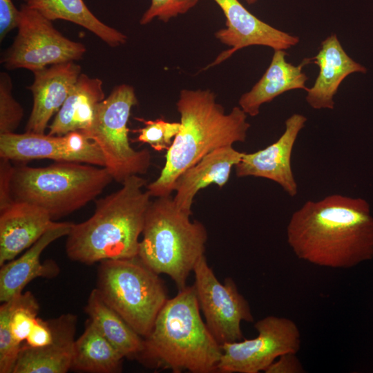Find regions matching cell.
I'll return each instance as SVG.
<instances>
[{
  "label": "cell",
  "mask_w": 373,
  "mask_h": 373,
  "mask_svg": "<svg viewBox=\"0 0 373 373\" xmlns=\"http://www.w3.org/2000/svg\"><path fill=\"white\" fill-rule=\"evenodd\" d=\"M265 373H303V366L296 353H285L276 359L265 371Z\"/></svg>",
  "instance_id": "836d02e7"
},
{
  "label": "cell",
  "mask_w": 373,
  "mask_h": 373,
  "mask_svg": "<svg viewBox=\"0 0 373 373\" xmlns=\"http://www.w3.org/2000/svg\"><path fill=\"white\" fill-rule=\"evenodd\" d=\"M0 158V210H2L14 201L11 193V183L15 166L11 160Z\"/></svg>",
  "instance_id": "1f68e13d"
},
{
  "label": "cell",
  "mask_w": 373,
  "mask_h": 373,
  "mask_svg": "<svg viewBox=\"0 0 373 373\" xmlns=\"http://www.w3.org/2000/svg\"><path fill=\"white\" fill-rule=\"evenodd\" d=\"M19 11L17 35L1 59L8 69L26 68L34 72L82 59L86 51L84 44L63 36L52 21L25 3Z\"/></svg>",
  "instance_id": "9c48e42d"
},
{
  "label": "cell",
  "mask_w": 373,
  "mask_h": 373,
  "mask_svg": "<svg viewBox=\"0 0 373 373\" xmlns=\"http://www.w3.org/2000/svg\"><path fill=\"white\" fill-rule=\"evenodd\" d=\"M226 17L227 28L219 30L216 37L230 47L220 53L207 68L220 64L240 49L250 46H265L274 50H287L299 38L275 28L248 11L238 0H214Z\"/></svg>",
  "instance_id": "7c38bea8"
},
{
  "label": "cell",
  "mask_w": 373,
  "mask_h": 373,
  "mask_svg": "<svg viewBox=\"0 0 373 373\" xmlns=\"http://www.w3.org/2000/svg\"><path fill=\"white\" fill-rule=\"evenodd\" d=\"M195 294L205 323L220 344L244 339L242 321L254 322V318L247 299L240 293L231 278L220 282L209 267L205 256L195 264Z\"/></svg>",
  "instance_id": "8fae6325"
},
{
  "label": "cell",
  "mask_w": 373,
  "mask_h": 373,
  "mask_svg": "<svg viewBox=\"0 0 373 373\" xmlns=\"http://www.w3.org/2000/svg\"><path fill=\"white\" fill-rule=\"evenodd\" d=\"M57 222L44 209L27 202L14 200L0 210V265L30 248Z\"/></svg>",
  "instance_id": "9a60e30c"
},
{
  "label": "cell",
  "mask_w": 373,
  "mask_h": 373,
  "mask_svg": "<svg viewBox=\"0 0 373 373\" xmlns=\"http://www.w3.org/2000/svg\"><path fill=\"white\" fill-rule=\"evenodd\" d=\"M35 79L28 87L33 95V106L26 132L44 133L48 124L57 113L81 74V66L69 61L33 72Z\"/></svg>",
  "instance_id": "5bb4252c"
},
{
  "label": "cell",
  "mask_w": 373,
  "mask_h": 373,
  "mask_svg": "<svg viewBox=\"0 0 373 373\" xmlns=\"http://www.w3.org/2000/svg\"><path fill=\"white\" fill-rule=\"evenodd\" d=\"M73 223L57 222L17 259L0 269V301L3 303L21 294L26 285L37 277L51 278L59 272L53 261L41 262L43 251L52 242L69 233Z\"/></svg>",
  "instance_id": "e0dca14e"
},
{
  "label": "cell",
  "mask_w": 373,
  "mask_h": 373,
  "mask_svg": "<svg viewBox=\"0 0 373 373\" xmlns=\"http://www.w3.org/2000/svg\"><path fill=\"white\" fill-rule=\"evenodd\" d=\"M191 215L179 209L171 195L151 201L146 212L137 256L158 274L169 276L178 290L199 259L204 255L208 238L204 224L191 221Z\"/></svg>",
  "instance_id": "5b68a950"
},
{
  "label": "cell",
  "mask_w": 373,
  "mask_h": 373,
  "mask_svg": "<svg viewBox=\"0 0 373 373\" xmlns=\"http://www.w3.org/2000/svg\"><path fill=\"white\" fill-rule=\"evenodd\" d=\"M137 119L145 124L144 127L133 131L139 133L137 141L149 144L157 151H167L181 128L180 122Z\"/></svg>",
  "instance_id": "4316f807"
},
{
  "label": "cell",
  "mask_w": 373,
  "mask_h": 373,
  "mask_svg": "<svg viewBox=\"0 0 373 373\" xmlns=\"http://www.w3.org/2000/svg\"><path fill=\"white\" fill-rule=\"evenodd\" d=\"M104 99L102 81L81 73L49 126L48 134L61 136L88 129L93 122L99 104Z\"/></svg>",
  "instance_id": "44dd1931"
},
{
  "label": "cell",
  "mask_w": 373,
  "mask_h": 373,
  "mask_svg": "<svg viewBox=\"0 0 373 373\" xmlns=\"http://www.w3.org/2000/svg\"><path fill=\"white\" fill-rule=\"evenodd\" d=\"M199 0H151V6L140 19L145 25L155 18L167 22L171 18L185 14L193 8Z\"/></svg>",
  "instance_id": "f546056e"
},
{
  "label": "cell",
  "mask_w": 373,
  "mask_h": 373,
  "mask_svg": "<svg viewBox=\"0 0 373 373\" xmlns=\"http://www.w3.org/2000/svg\"><path fill=\"white\" fill-rule=\"evenodd\" d=\"M85 311L102 335L124 358L140 359L144 338L103 300L96 289L90 292Z\"/></svg>",
  "instance_id": "7402d4cb"
},
{
  "label": "cell",
  "mask_w": 373,
  "mask_h": 373,
  "mask_svg": "<svg viewBox=\"0 0 373 373\" xmlns=\"http://www.w3.org/2000/svg\"><path fill=\"white\" fill-rule=\"evenodd\" d=\"M54 340V329L50 320L37 318L22 345L40 348L49 345Z\"/></svg>",
  "instance_id": "4dcf8cb0"
},
{
  "label": "cell",
  "mask_w": 373,
  "mask_h": 373,
  "mask_svg": "<svg viewBox=\"0 0 373 373\" xmlns=\"http://www.w3.org/2000/svg\"><path fill=\"white\" fill-rule=\"evenodd\" d=\"M147 181L134 175L117 191L95 202L93 216L72 224L66 251L73 261L90 265L110 259L137 256L151 195L144 191Z\"/></svg>",
  "instance_id": "3957f363"
},
{
  "label": "cell",
  "mask_w": 373,
  "mask_h": 373,
  "mask_svg": "<svg viewBox=\"0 0 373 373\" xmlns=\"http://www.w3.org/2000/svg\"><path fill=\"white\" fill-rule=\"evenodd\" d=\"M137 103L133 86H116L98 105L91 126L83 132L99 146L105 168L113 180L122 184L128 177L144 174L151 165L148 149L136 151L130 144L127 123Z\"/></svg>",
  "instance_id": "ba28073f"
},
{
  "label": "cell",
  "mask_w": 373,
  "mask_h": 373,
  "mask_svg": "<svg viewBox=\"0 0 373 373\" xmlns=\"http://www.w3.org/2000/svg\"><path fill=\"white\" fill-rule=\"evenodd\" d=\"M307 117L299 113L289 116L285 122V129L274 143L254 153H244L235 166L239 178L256 177L277 183L290 197L298 194V184L291 168L294 146Z\"/></svg>",
  "instance_id": "4fadbf2b"
},
{
  "label": "cell",
  "mask_w": 373,
  "mask_h": 373,
  "mask_svg": "<svg viewBox=\"0 0 373 373\" xmlns=\"http://www.w3.org/2000/svg\"><path fill=\"white\" fill-rule=\"evenodd\" d=\"M25 4L36 10L50 21L63 19L81 26L111 47L126 43L122 32L104 23L88 9L83 0H23Z\"/></svg>",
  "instance_id": "cb8c5ba5"
},
{
  "label": "cell",
  "mask_w": 373,
  "mask_h": 373,
  "mask_svg": "<svg viewBox=\"0 0 373 373\" xmlns=\"http://www.w3.org/2000/svg\"><path fill=\"white\" fill-rule=\"evenodd\" d=\"M286 55L284 50H274L271 63L262 77L249 91L240 97L239 106L247 115H258L263 104L287 91L307 90V76L303 72V68L312 62V59L305 58L299 65L294 66L286 61Z\"/></svg>",
  "instance_id": "ffe728a7"
},
{
  "label": "cell",
  "mask_w": 373,
  "mask_h": 373,
  "mask_svg": "<svg viewBox=\"0 0 373 373\" xmlns=\"http://www.w3.org/2000/svg\"><path fill=\"white\" fill-rule=\"evenodd\" d=\"M113 180L105 167L74 162H56L46 167L15 166L13 200L46 211L54 220L68 215L100 195Z\"/></svg>",
  "instance_id": "8992f818"
},
{
  "label": "cell",
  "mask_w": 373,
  "mask_h": 373,
  "mask_svg": "<svg viewBox=\"0 0 373 373\" xmlns=\"http://www.w3.org/2000/svg\"><path fill=\"white\" fill-rule=\"evenodd\" d=\"M286 236L297 258L317 266L348 269L373 259V216L361 198L307 200L291 216Z\"/></svg>",
  "instance_id": "6da1fadb"
},
{
  "label": "cell",
  "mask_w": 373,
  "mask_h": 373,
  "mask_svg": "<svg viewBox=\"0 0 373 373\" xmlns=\"http://www.w3.org/2000/svg\"><path fill=\"white\" fill-rule=\"evenodd\" d=\"M97 287L103 300L146 338L169 299L162 278L138 256L99 262Z\"/></svg>",
  "instance_id": "52a82bcc"
},
{
  "label": "cell",
  "mask_w": 373,
  "mask_h": 373,
  "mask_svg": "<svg viewBox=\"0 0 373 373\" xmlns=\"http://www.w3.org/2000/svg\"><path fill=\"white\" fill-rule=\"evenodd\" d=\"M20 11L12 0H0V40L12 29L17 28Z\"/></svg>",
  "instance_id": "d6a6232c"
},
{
  "label": "cell",
  "mask_w": 373,
  "mask_h": 373,
  "mask_svg": "<svg viewBox=\"0 0 373 373\" xmlns=\"http://www.w3.org/2000/svg\"><path fill=\"white\" fill-rule=\"evenodd\" d=\"M249 4L255 3L258 0H245Z\"/></svg>",
  "instance_id": "e575fe53"
},
{
  "label": "cell",
  "mask_w": 373,
  "mask_h": 373,
  "mask_svg": "<svg viewBox=\"0 0 373 373\" xmlns=\"http://www.w3.org/2000/svg\"><path fill=\"white\" fill-rule=\"evenodd\" d=\"M144 338L140 361L173 373L216 372L222 350L200 315L195 287L169 298Z\"/></svg>",
  "instance_id": "277c9868"
},
{
  "label": "cell",
  "mask_w": 373,
  "mask_h": 373,
  "mask_svg": "<svg viewBox=\"0 0 373 373\" xmlns=\"http://www.w3.org/2000/svg\"><path fill=\"white\" fill-rule=\"evenodd\" d=\"M8 301L9 329L14 341L22 345L38 318L39 303L30 291L22 292Z\"/></svg>",
  "instance_id": "484cf974"
},
{
  "label": "cell",
  "mask_w": 373,
  "mask_h": 373,
  "mask_svg": "<svg viewBox=\"0 0 373 373\" xmlns=\"http://www.w3.org/2000/svg\"><path fill=\"white\" fill-rule=\"evenodd\" d=\"M0 307V373H12L21 345L12 337L9 327L10 302L1 303Z\"/></svg>",
  "instance_id": "f1b7e54d"
},
{
  "label": "cell",
  "mask_w": 373,
  "mask_h": 373,
  "mask_svg": "<svg viewBox=\"0 0 373 373\" xmlns=\"http://www.w3.org/2000/svg\"><path fill=\"white\" fill-rule=\"evenodd\" d=\"M311 59L318 66L319 73L314 85L306 90V101L316 110L333 109L334 97L344 79L354 73L367 72L365 66L347 54L335 34L322 41L318 53Z\"/></svg>",
  "instance_id": "2e32d148"
},
{
  "label": "cell",
  "mask_w": 373,
  "mask_h": 373,
  "mask_svg": "<svg viewBox=\"0 0 373 373\" xmlns=\"http://www.w3.org/2000/svg\"><path fill=\"white\" fill-rule=\"evenodd\" d=\"M12 84L6 73L0 75V135L15 133L19 126L23 109L12 95Z\"/></svg>",
  "instance_id": "83f0119b"
},
{
  "label": "cell",
  "mask_w": 373,
  "mask_h": 373,
  "mask_svg": "<svg viewBox=\"0 0 373 373\" xmlns=\"http://www.w3.org/2000/svg\"><path fill=\"white\" fill-rule=\"evenodd\" d=\"M181 128L160 175L146 186L151 197L171 195L178 177L211 151L245 142L251 126L240 106L227 113L209 90L183 89L176 103Z\"/></svg>",
  "instance_id": "7a4b0ae2"
},
{
  "label": "cell",
  "mask_w": 373,
  "mask_h": 373,
  "mask_svg": "<svg viewBox=\"0 0 373 373\" xmlns=\"http://www.w3.org/2000/svg\"><path fill=\"white\" fill-rule=\"evenodd\" d=\"M124 357L88 318L82 334L73 345L70 370L92 373H115Z\"/></svg>",
  "instance_id": "603a6c76"
},
{
  "label": "cell",
  "mask_w": 373,
  "mask_h": 373,
  "mask_svg": "<svg viewBox=\"0 0 373 373\" xmlns=\"http://www.w3.org/2000/svg\"><path fill=\"white\" fill-rule=\"evenodd\" d=\"M0 157L23 162L39 159L73 162L63 135L27 132L0 135Z\"/></svg>",
  "instance_id": "d4e9b609"
},
{
  "label": "cell",
  "mask_w": 373,
  "mask_h": 373,
  "mask_svg": "<svg viewBox=\"0 0 373 373\" xmlns=\"http://www.w3.org/2000/svg\"><path fill=\"white\" fill-rule=\"evenodd\" d=\"M242 153L233 146L219 148L184 171L174 186L175 195L173 198L177 207L192 215L193 199L198 191L212 184L220 187L225 185Z\"/></svg>",
  "instance_id": "ac0fdd59"
},
{
  "label": "cell",
  "mask_w": 373,
  "mask_h": 373,
  "mask_svg": "<svg viewBox=\"0 0 373 373\" xmlns=\"http://www.w3.org/2000/svg\"><path fill=\"white\" fill-rule=\"evenodd\" d=\"M254 327L258 336L252 339L225 343L216 372L258 373L280 356L297 353L300 347V334L291 319L267 316L258 321Z\"/></svg>",
  "instance_id": "30bf717a"
},
{
  "label": "cell",
  "mask_w": 373,
  "mask_h": 373,
  "mask_svg": "<svg viewBox=\"0 0 373 373\" xmlns=\"http://www.w3.org/2000/svg\"><path fill=\"white\" fill-rule=\"evenodd\" d=\"M50 321L52 343L40 348L21 345L12 373H66L70 370L77 316L66 314Z\"/></svg>",
  "instance_id": "d6986e66"
}]
</instances>
